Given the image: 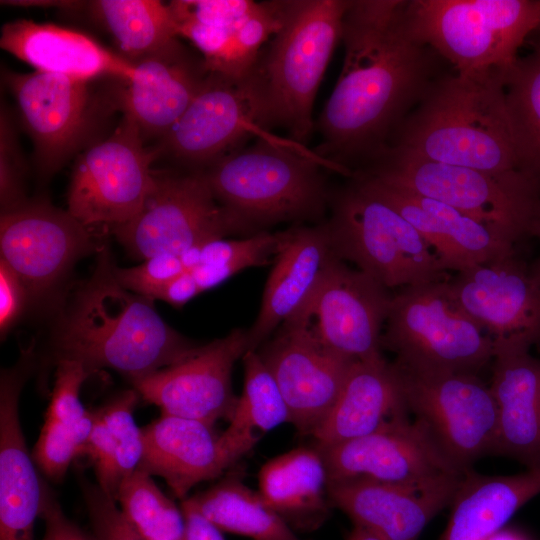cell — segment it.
Wrapping results in <instances>:
<instances>
[{
    "instance_id": "4dcf8cb0",
    "label": "cell",
    "mask_w": 540,
    "mask_h": 540,
    "mask_svg": "<svg viewBox=\"0 0 540 540\" xmlns=\"http://www.w3.org/2000/svg\"><path fill=\"white\" fill-rule=\"evenodd\" d=\"M540 494V468L509 476L464 473L441 540H488Z\"/></svg>"
},
{
    "instance_id": "ba28073f",
    "label": "cell",
    "mask_w": 540,
    "mask_h": 540,
    "mask_svg": "<svg viewBox=\"0 0 540 540\" xmlns=\"http://www.w3.org/2000/svg\"><path fill=\"white\" fill-rule=\"evenodd\" d=\"M351 179L326 223L335 256L387 289L448 279L451 274L420 233L360 179Z\"/></svg>"
},
{
    "instance_id": "ffe728a7",
    "label": "cell",
    "mask_w": 540,
    "mask_h": 540,
    "mask_svg": "<svg viewBox=\"0 0 540 540\" xmlns=\"http://www.w3.org/2000/svg\"><path fill=\"white\" fill-rule=\"evenodd\" d=\"M318 449L325 462L328 482L366 479L411 483L465 473L447 459L427 427L409 416L368 435Z\"/></svg>"
},
{
    "instance_id": "d4e9b609",
    "label": "cell",
    "mask_w": 540,
    "mask_h": 540,
    "mask_svg": "<svg viewBox=\"0 0 540 540\" xmlns=\"http://www.w3.org/2000/svg\"><path fill=\"white\" fill-rule=\"evenodd\" d=\"M0 46L35 71L91 82L101 77L126 81L135 65L85 33L28 19L7 22Z\"/></svg>"
},
{
    "instance_id": "83f0119b",
    "label": "cell",
    "mask_w": 540,
    "mask_h": 540,
    "mask_svg": "<svg viewBox=\"0 0 540 540\" xmlns=\"http://www.w3.org/2000/svg\"><path fill=\"white\" fill-rule=\"evenodd\" d=\"M334 256L327 224L287 230L265 284L258 315L248 328L254 350L305 305Z\"/></svg>"
},
{
    "instance_id": "f907efd6",
    "label": "cell",
    "mask_w": 540,
    "mask_h": 540,
    "mask_svg": "<svg viewBox=\"0 0 540 540\" xmlns=\"http://www.w3.org/2000/svg\"><path fill=\"white\" fill-rule=\"evenodd\" d=\"M533 237H536L540 241V219L538 220L537 224L535 225L534 231H533ZM531 274L537 284L540 286V254L538 258L536 259L533 266L530 268Z\"/></svg>"
},
{
    "instance_id": "681fc988",
    "label": "cell",
    "mask_w": 540,
    "mask_h": 540,
    "mask_svg": "<svg viewBox=\"0 0 540 540\" xmlns=\"http://www.w3.org/2000/svg\"><path fill=\"white\" fill-rule=\"evenodd\" d=\"M346 540H384L376 534L361 528L359 526H354L353 529L348 533Z\"/></svg>"
},
{
    "instance_id": "ee69618b",
    "label": "cell",
    "mask_w": 540,
    "mask_h": 540,
    "mask_svg": "<svg viewBox=\"0 0 540 540\" xmlns=\"http://www.w3.org/2000/svg\"><path fill=\"white\" fill-rule=\"evenodd\" d=\"M30 305L27 289L12 268L0 259V334L3 340Z\"/></svg>"
},
{
    "instance_id": "f6af8a7d",
    "label": "cell",
    "mask_w": 540,
    "mask_h": 540,
    "mask_svg": "<svg viewBox=\"0 0 540 540\" xmlns=\"http://www.w3.org/2000/svg\"><path fill=\"white\" fill-rule=\"evenodd\" d=\"M39 517L45 523L42 540H98L93 533L86 532L66 516L56 495L44 479Z\"/></svg>"
},
{
    "instance_id": "7bdbcfd3",
    "label": "cell",
    "mask_w": 540,
    "mask_h": 540,
    "mask_svg": "<svg viewBox=\"0 0 540 540\" xmlns=\"http://www.w3.org/2000/svg\"><path fill=\"white\" fill-rule=\"evenodd\" d=\"M184 271L179 255L172 253L154 255L130 268L114 266V274L125 289L152 301L166 283Z\"/></svg>"
},
{
    "instance_id": "2e32d148",
    "label": "cell",
    "mask_w": 540,
    "mask_h": 540,
    "mask_svg": "<svg viewBox=\"0 0 540 540\" xmlns=\"http://www.w3.org/2000/svg\"><path fill=\"white\" fill-rule=\"evenodd\" d=\"M289 411V423L312 435L331 411L354 362L323 345L299 319L284 322L257 350Z\"/></svg>"
},
{
    "instance_id": "8d00e7d4",
    "label": "cell",
    "mask_w": 540,
    "mask_h": 540,
    "mask_svg": "<svg viewBox=\"0 0 540 540\" xmlns=\"http://www.w3.org/2000/svg\"><path fill=\"white\" fill-rule=\"evenodd\" d=\"M115 501L127 522L146 540H184L181 509L141 468L123 481Z\"/></svg>"
},
{
    "instance_id": "484cf974",
    "label": "cell",
    "mask_w": 540,
    "mask_h": 540,
    "mask_svg": "<svg viewBox=\"0 0 540 540\" xmlns=\"http://www.w3.org/2000/svg\"><path fill=\"white\" fill-rule=\"evenodd\" d=\"M494 346L489 385L497 412L493 454L540 468V358L528 347Z\"/></svg>"
},
{
    "instance_id": "9c48e42d",
    "label": "cell",
    "mask_w": 540,
    "mask_h": 540,
    "mask_svg": "<svg viewBox=\"0 0 540 540\" xmlns=\"http://www.w3.org/2000/svg\"><path fill=\"white\" fill-rule=\"evenodd\" d=\"M446 280L392 295L381 346L398 367L478 374L493 360V340L454 300Z\"/></svg>"
},
{
    "instance_id": "603a6c76",
    "label": "cell",
    "mask_w": 540,
    "mask_h": 540,
    "mask_svg": "<svg viewBox=\"0 0 540 540\" xmlns=\"http://www.w3.org/2000/svg\"><path fill=\"white\" fill-rule=\"evenodd\" d=\"M354 176L420 233L448 273L516 252L515 243L449 205L360 172Z\"/></svg>"
},
{
    "instance_id": "e575fe53",
    "label": "cell",
    "mask_w": 540,
    "mask_h": 540,
    "mask_svg": "<svg viewBox=\"0 0 540 540\" xmlns=\"http://www.w3.org/2000/svg\"><path fill=\"white\" fill-rule=\"evenodd\" d=\"M89 12L113 37L125 58L136 62L177 43L168 4L158 0H97Z\"/></svg>"
},
{
    "instance_id": "277c9868",
    "label": "cell",
    "mask_w": 540,
    "mask_h": 540,
    "mask_svg": "<svg viewBox=\"0 0 540 540\" xmlns=\"http://www.w3.org/2000/svg\"><path fill=\"white\" fill-rule=\"evenodd\" d=\"M323 169L353 175L292 139H258L202 170L216 199L244 232L318 216L326 203Z\"/></svg>"
},
{
    "instance_id": "d590c367",
    "label": "cell",
    "mask_w": 540,
    "mask_h": 540,
    "mask_svg": "<svg viewBox=\"0 0 540 540\" xmlns=\"http://www.w3.org/2000/svg\"><path fill=\"white\" fill-rule=\"evenodd\" d=\"M504 91L518 170L540 193V38L507 71Z\"/></svg>"
},
{
    "instance_id": "44dd1931",
    "label": "cell",
    "mask_w": 540,
    "mask_h": 540,
    "mask_svg": "<svg viewBox=\"0 0 540 540\" xmlns=\"http://www.w3.org/2000/svg\"><path fill=\"white\" fill-rule=\"evenodd\" d=\"M463 474H447L411 483L366 479L328 482L332 507L354 526L384 540H418L428 523L451 504Z\"/></svg>"
},
{
    "instance_id": "3957f363",
    "label": "cell",
    "mask_w": 540,
    "mask_h": 540,
    "mask_svg": "<svg viewBox=\"0 0 540 540\" xmlns=\"http://www.w3.org/2000/svg\"><path fill=\"white\" fill-rule=\"evenodd\" d=\"M506 73L441 74L388 146L489 173L519 172L505 103Z\"/></svg>"
},
{
    "instance_id": "7a4b0ae2",
    "label": "cell",
    "mask_w": 540,
    "mask_h": 540,
    "mask_svg": "<svg viewBox=\"0 0 540 540\" xmlns=\"http://www.w3.org/2000/svg\"><path fill=\"white\" fill-rule=\"evenodd\" d=\"M107 246L92 275L77 286L54 327L48 365L75 360L93 372L109 368L131 384L184 360L201 345L168 325L153 301L125 289Z\"/></svg>"
},
{
    "instance_id": "9a60e30c",
    "label": "cell",
    "mask_w": 540,
    "mask_h": 540,
    "mask_svg": "<svg viewBox=\"0 0 540 540\" xmlns=\"http://www.w3.org/2000/svg\"><path fill=\"white\" fill-rule=\"evenodd\" d=\"M391 300L389 289L380 282L334 256L292 318L302 321L335 353L353 361L369 360L382 356L381 338Z\"/></svg>"
},
{
    "instance_id": "7dc6e473",
    "label": "cell",
    "mask_w": 540,
    "mask_h": 540,
    "mask_svg": "<svg viewBox=\"0 0 540 540\" xmlns=\"http://www.w3.org/2000/svg\"><path fill=\"white\" fill-rule=\"evenodd\" d=\"M180 509L184 516V540H224L221 530L197 510L183 501L181 502Z\"/></svg>"
},
{
    "instance_id": "5bb4252c",
    "label": "cell",
    "mask_w": 540,
    "mask_h": 540,
    "mask_svg": "<svg viewBox=\"0 0 540 540\" xmlns=\"http://www.w3.org/2000/svg\"><path fill=\"white\" fill-rule=\"evenodd\" d=\"M254 68L243 77L209 72L194 99L162 139L177 160L210 166L253 138L283 143L270 132Z\"/></svg>"
},
{
    "instance_id": "52a82bcc",
    "label": "cell",
    "mask_w": 540,
    "mask_h": 540,
    "mask_svg": "<svg viewBox=\"0 0 540 540\" xmlns=\"http://www.w3.org/2000/svg\"><path fill=\"white\" fill-rule=\"evenodd\" d=\"M403 18L410 35L455 72H507L540 30V0H411Z\"/></svg>"
},
{
    "instance_id": "cb8c5ba5",
    "label": "cell",
    "mask_w": 540,
    "mask_h": 540,
    "mask_svg": "<svg viewBox=\"0 0 540 540\" xmlns=\"http://www.w3.org/2000/svg\"><path fill=\"white\" fill-rule=\"evenodd\" d=\"M135 71L119 95L123 116L143 137L163 139L200 90L208 71L179 42L133 62Z\"/></svg>"
},
{
    "instance_id": "d6a6232c",
    "label": "cell",
    "mask_w": 540,
    "mask_h": 540,
    "mask_svg": "<svg viewBox=\"0 0 540 540\" xmlns=\"http://www.w3.org/2000/svg\"><path fill=\"white\" fill-rule=\"evenodd\" d=\"M244 384L227 429L218 443L228 469L248 453L261 438L282 423H289L284 398L256 350L242 358Z\"/></svg>"
},
{
    "instance_id": "c3c4849f",
    "label": "cell",
    "mask_w": 540,
    "mask_h": 540,
    "mask_svg": "<svg viewBox=\"0 0 540 540\" xmlns=\"http://www.w3.org/2000/svg\"><path fill=\"white\" fill-rule=\"evenodd\" d=\"M488 540H531L526 534L515 528L503 527Z\"/></svg>"
},
{
    "instance_id": "60d3db41",
    "label": "cell",
    "mask_w": 540,
    "mask_h": 540,
    "mask_svg": "<svg viewBox=\"0 0 540 540\" xmlns=\"http://www.w3.org/2000/svg\"><path fill=\"white\" fill-rule=\"evenodd\" d=\"M26 167L12 119L2 107L0 117V204L1 212L14 209L28 198L25 193Z\"/></svg>"
},
{
    "instance_id": "ab89813d",
    "label": "cell",
    "mask_w": 540,
    "mask_h": 540,
    "mask_svg": "<svg viewBox=\"0 0 540 540\" xmlns=\"http://www.w3.org/2000/svg\"><path fill=\"white\" fill-rule=\"evenodd\" d=\"M83 447L74 433L45 418L31 455L37 468L49 480L59 482L72 461L82 454Z\"/></svg>"
},
{
    "instance_id": "5b68a950",
    "label": "cell",
    "mask_w": 540,
    "mask_h": 540,
    "mask_svg": "<svg viewBox=\"0 0 540 540\" xmlns=\"http://www.w3.org/2000/svg\"><path fill=\"white\" fill-rule=\"evenodd\" d=\"M350 0L282 1V22L254 72L271 127L282 126L304 144L314 123L315 97Z\"/></svg>"
},
{
    "instance_id": "1f68e13d",
    "label": "cell",
    "mask_w": 540,
    "mask_h": 540,
    "mask_svg": "<svg viewBox=\"0 0 540 540\" xmlns=\"http://www.w3.org/2000/svg\"><path fill=\"white\" fill-rule=\"evenodd\" d=\"M139 398L135 389L126 390L94 411L93 426L81 454L92 462L96 483L114 500L143 455L142 428L133 416Z\"/></svg>"
},
{
    "instance_id": "b9f144b4",
    "label": "cell",
    "mask_w": 540,
    "mask_h": 540,
    "mask_svg": "<svg viewBox=\"0 0 540 540\" xmlns=\"http://www.w3.org/2000/svg\"><path fill=\"white\" fill-rule=\"evenodd\" d=\"M80 483L92 533L98 540H146L127 522L116 501L97 483L85 478Z\"/></svg>"
},
{
    "instance_id": "f546056e",
    "label": "cell",
    "mask_w": 540,
    "mask_h": 540,
    "mask_svg": "<svg viewBox=\"0 0 540 540\" xmlns=\"http://www.w3.org/2000/svg\"><path fill=\"white\" fill-rule=\"evenodd\" d=\"M259 494L295 531H312L327 519L332 505L320 450L299 447L266 462L259 472Z\"/></svg>"
},
{
    "instance_id": "6da1fadb",
    "label": "cell",
    "mask_w": 540,
    "mask_h": 540,
    "mask_svg": "<svg viewBox=\"0 0 540 540\" xmlns=\"http://www.w3.org/2000/svg\"><path fill=\"white\" fill-rule=\"evenodd\" d=\"M403 4L350 0L344 15L343 65L319 118L316 152L347 169L385 149L441 75L440 56L408 32Z\"/></svg>"
},
{
    "instance_id": "f1b7e54d",
    "label": "cell",
    "mask_w": 540,
    "mask_h": 540,
    "mask_svg": "<svg viewBox=\"0 0 540 540\" xmlns=\"http://www.w3.org/2000/svg\"><path fill=\"white\" fill-rule=\"evenodd\" d=\"M213 427L162 414L142 428L143 455L138 468L162 477L176 497L185 499L195 485L227 469Z\"/></svg>"
},
{
    "instance_id": "8fae6325",
    "label": "cell",
    "mask_w": 540,
    "mask_h": 540,
    "mask_svg": "<svg viewBox=\"0 0 540 540\" xmlns=\"http://www.w3.org/2000/svg\"><path fill=\"white\" fill-rule=\"evenodd\" d=\"M242 232L216 199L203 170L155 173L153 189L140 211L111 230L137 259L182 254L208 241Z\"/></svg>"
},
{
    "instance_id": "4316f807",
    "label": "cell",
    "mask_w": 540,
    "mask_h": 540,
    "mask_svg": "<svg viewBox=\"0 0 540 540\" xmlns=\"http://www.w3.org/2000/svg\"><path fill=\"white\" fill-rule=\"evenodd\" d=\"M409 413L393 362L383 355L354 361L331 411L312 436L316 447L326 448L368 435Z\"/></svg>"
},
{
    "instance_id": "ac0fdd59",
    "label": "cell",
    "mask_w": 540,
    "mask_h": 540,
    "mask_svg": "<svg viewBox=\"0 0 540 540\" xmlns=\"http://www.w3.org/2000/svg\"><path fill=\"white\" fill-rule=\"evenodd\" d=\"M446 283L494 345L540 342V286L516 252L455 272Z\"/></svg>"
},
{
    "instance_id": "74e56055",
    "label": "cell",
    "mask_w": 540,
    "mask_h": 540,
    "mask_svg": "<svg viewBox=\"0 0 540 540\" xmlns=\"http://www.w3.org/2000/svg\"><path fill=\"white\" fill-rule=\"evenodd\" d=\"M287 230L276 233L260 231L237 240L218 238L200 247V264L190 271L201 292L214 288L236 273L268 264L282 249Z\"/></svg>"
},
{
    "instance_id": "f35d334b",
    "label": "cell",
    "mask_w": 540,
    "mask_h": 540,
    "mask_svg": "<svg viewBox=\"0 0 540 540\" xmlns=\"http://www.w3.org/2000/svg\"><path fill=\"white\" fill-rule=\"evenodd\" d=\"M91 373L78 361L60 360L55 365V381L45 418L66 427L85 446L92 426L93 412L84 408L80 389ZM84 448V447H83Z\"/></svg>"
},
{
    "instance_id": "836d02e7",
    "label": "cell",
    "mask_w": 540,
    "mask_h": 540,
    "mask_svg": "<svg viewBox=\"0 0 540 540\" xmlns=\"http://www.w3.org/2000/svg\"><path fill=\"white\" fill-rule=\"evenodd\" d=\"M182 501L221 531L253 540H303L237 474Z\"/></svg>"
},
{
    "instance_id": "7402d4cb",
    "label": "cell",
    "mask_w": 540,
    "mask_h": 540,
    "mask_svg": "<svg viewBox=\"0 0 540 540\" xmlns=\"http://www.w3.org/2000/svg\"><path fill=\"white\" fill-rule=\"evenodd\" d=\"M33 344L0 375V540H34L42 481L20 424L21 391L38 366Z\"/></svg>"
},
{
    "instance_id": "d6986e66",
    "label": "cell",
    "mask_w": 540,
    "mask_h": 540,
    "mask_svg": "<svg viewBox=\"0 0 540 540\" xmlns=\"http://www.w3.org/2000/svg\"><path fill=\"white\" fill-rule=\"evenodd\" d=\"M32 139L40 174L51 176L80 148L93 125L88 81L34 71L5 74Z\"/></svg>"
},
{
    "instance_id": "7c38bea8",
    "label": "cell",
    "mask_w": 540,
    "mask_h": 540,
    "mask_svg": "<svg viewBox=\"0 0 540 540\" xmlns=\"http://www.w3.org/2000/svg\"><path fill=\"white\" fill-rule=\"evenodd\" d=\"M395 367L409 412L459 471L471 470L479 458L494 453L496 404L490 386L478 374Z\"/></svg>"
},
{
    "instance_id": "8992f818",
    "label": "cell",
    "mask_w": 540,
    "mask_h": 540,
    "mask_svg": "<svg viewBox=\"0 0 540 540\" xmlns=\"http://www.w3.org/2000/svg\"><path fill=\"white\" fill-rule=\"evenodd\" d=\"M357 172L449 205L511 242L533 236L540 193L520 172L489 173L387 146Z\"/></svg>"
},
{
    "instance_id": "bcb514c9",
    "label": "cell",
    "mask_w": 540,
    "mask_h": 540,
    "mask_svg": "<svg viewBox=\"0 0 540 540\" xmlns=\"http://www.w3.org/2000/svg\"><path fill=\"white\" fill-rule=\"evenodd\" d=\"M200 293L202 292L193 274L184 271L166 283L156 294L155 300L181 307Z\"/></svg>"
},
{
    "instance_id": "30bf717a",
    "label": "cell",
    "mask_w": 540,
    "mask_h": 540,
    "mask_svg": "<svg viewBox=\"0 0 540 540\" xmlns=\"http://www.w3.org/2000/svg\"><path fill=\"white\" fill-rule=\"evenodd\" d=\"M138 126L123 116L107 138L92 144L73 168L67 211L88 228L110 231L130 221L155 183V153Z\"/></svg>"
},
{
    "instance_id": "4fadbf2b",
    "label": "cell",
    "mask_w": 540,
    "mask_h": 540,
    "mask_svg": "<svg viewBox=\"0 0 540 540\" xmlns=\"http://www.w3.org/2000/svg\"><path fill=\"white\" fill-rule=\"evenodd\" d=\"M94 231L48 201L28 199L1 212L0 259L20 277L30 304H44L77 261L104 247Z\"/></svg>"
},
{
    "instance_id": "e0dca14e",
    "label": "cell",
    "mask_w": 540,
    "mask_h": 540,
    "mask_svg": "<svg viewBox=\"0 0 540 540\" xmlns=\"http://www.w3.org/2000/svg\"><path fill=\"white\" fill-rule=\"evenodd\" d=\"M254 350L248 329L235 328L171 366L132 383L145 401L162 414L204 422L210 426L233 416L238 397L232 371L238 359Z\"/></svg>"
}]
</instances>
